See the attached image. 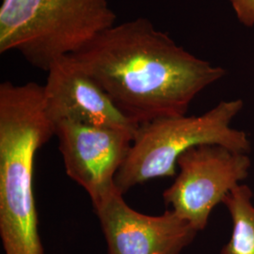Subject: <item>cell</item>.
<instances>
[{
    "mask_svg": "<svg viewBox=\"0 0 254 254\" xmlns=\"http://www.w3.org/2000/svg\"><path fill=\"white\" fill-rule=\"evenodd\" d=\"M177 167L180 172L164 191V201L200 232L207 226L213 209L248 177L251 159L224 146L203 144L182 154Z\"/></svg>",
    "mask_w": 254,
    "mask_h": 254,
    "instance_id": "obj_5",
    "label": "cell"
},
{
    "mask_svg": "<svg viewBox=\"0 0 254 254\" xmlns=\"http://www.w3.org/2000/svg\"><path fill=\"white\" fill-rule=\"evenodd\" d=\"M109 0H3L0 53L15 51L47 72L115 25Z\"/></svg>",
    "mask_w": 254,
    "mask_h": 254,
    "instance_id": "obj_3",
    "label": "cell"
},
{
    "mask_svg": "<svg viewBox=\"0 0 254 254\" xmlns=\"http://www.w3.org/2000/svg\"><path fill=\"white\" fill-rule=\"evenodd\" d=\"M44 85L47 116L57 124L69 120L125 131L135 137L137 126L117 108L109 94L72 55L57 60Z\"/></svg>",
    "mask_w": 254,
    "mask_h": 254,
    "instance_id": "obj_8",
    "label": "cell"
},
{
    "mask_svg": "<svg viewBox=\"0 0 254 254\" xmlns=\"http://www.w3.org/2000/svg\"><path fill=\"white\" fill-rule=\"evenodd\" d=\"M93 209L109 254H180L198 234L173 210L148 216L131 208L118 189Z\"/></svg>",
    "mask_w": 254,
    "mask_h": 254,
    "instance_id": "obj_7",
    "label": "cell"
},
{
    "mask_svg": "<svg viewBox=\"0 0 254 254\" xmlns=\"http://www.w3.org/2000/svg\"><path fill=\"white\" fill-rule=\"evenodd\" d=\"M55 136L44 86L0 85V237L5 254H46L39 233L34 163Z\"/></svg>",
    "mask_w": 254,
    "mask_h": 254,
    "instance_id": "obj_2",
    "label": "cell"
},
{
    "mask_svg": "<svg viewBox=\"0 0 254 254\" xmlns=\"http://www.w3.org/2000/svg\"><path fill=\"white\" fill-rule=\"evenodd\" d=\"M71 55L137 126L187 115L200 91L226 74L147 18L115 24Z\"/></svg>",
    "mask_w": 254,
    "mask_h": 254,
    "instance_id": "obj_1",
    "label": "cell"
},
{
    "mask_svg": "<svg viewBox=\"0 0 254 254\" xmlns=\"http://www.w3.org/2000/svg\"><path fill=\"white\" fill-rule=\"evenodd\" d=\"M243 101H222L200 116L156 119L140 125L127 159L115 178L120 192L154 178L173 176L182 154L196 146L217 144L248 154L245 132L231 127Z\"/></svg>",
    "mask_w": 254,
    "mask_h": 254,
    "instance_id": "obj_4",
    "label": "cell"
},
{
    "mask_svg": "<svg viewBox=\"0 0 254 254\" xmlns=\"http://www.w3.org/2000/svg\"><path fill=\"white\" fill-rule=\"evenodd\" d=\"M253 192L239 185L222 200L233 222L232 236L220 254H254V205Z\"/></svg>",
    "mask_w": 254,
    "mask_h": 254,
    "instance_id": "obj_9",
    "label": "cell"
},
{
    "mask_svg": "<svg viewBox=\"0 0 254 254\" xmlns=\"http://www.w3.org/2000/svg\"><path fill=\"white\" fill-rule=\"evenodd\" d=\"M236 18L245 27H254V0H229Z\"/></svg>",
    "mask_w": 254,
    "mask_h": 254,
    "instance_id": "obj_10",
    "label": "cell"
},
{
    "mask_svg": "<svg viewBox=\"0 0 254 254\" xmlns=\"http://www.w3.org/2000/svg\"><path fill=\"white\" fill-rule=\"evenodd\" d=\"M55 136L67 175L89 194L93 208L117 190L115 178L134 136L125 131L64 120L55 124Z\"/></svg>",
    "mask_w": 254,
    "mask_h": 254,
    "instance_id": "obj_6",
    "label": "cell"
}]
</instances>
